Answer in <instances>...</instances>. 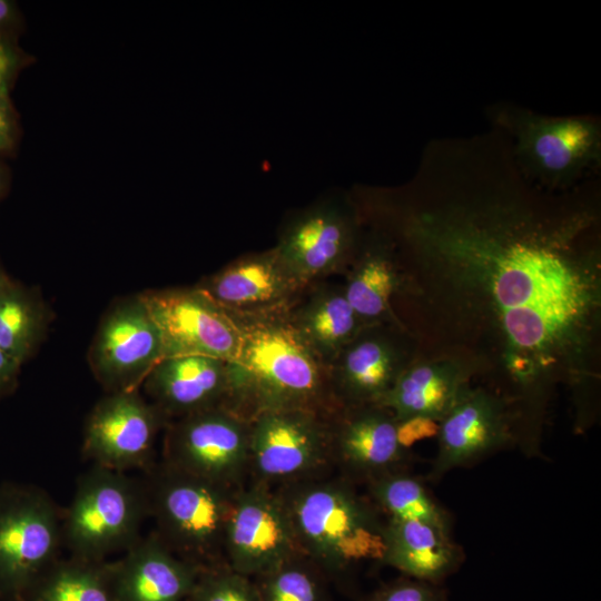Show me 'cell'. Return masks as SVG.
I'll use <instances>...</instances> for the list:
<instances>
[{"instance_id":"cell-1","label":"cell","mask_w":601,"mask_h":601,"mask_svg":"<svg viewBox=\"0 0 601 601\" xmlns=\"http://www.w3.org/2000/svg\"><path fill=\"white\" fill-rule=\"evenodd\" d=\"M417 354L470 365L543 423L560 385L589 421L601 364L595 205L518 187L425 188L383 208Z\"/></svg>"},{"instance_id":"cell-2","label":"cell","mask_w":601,"mask_h":601,"mask_svg":"<svg viewBox=\"0 0 601 601\" xmlns=\"http://www.w3.org/2000/svg\"><path fill=\"white\" fill-rule=\"evenodd\" d=\"M288 312L230 315L239 328L240 343L236 358L229 362L224 407L248 422L268 411L302 408L333 414L341 407L328 367L298 335Z\"/></svg>"},{"instance_id":"cell-3","label":"cell","mask_w":601,"mask_h":601,"mask_svg":"<svg viewBox=\"0 0 601 601\" xmlns=\"http://www.w3.org/2000/svg\"><path fill=\"white\" fill-rule=\"evenodd\" d=\"M346 479L326 475L276 487L302 553L328 579L365 563L382 564L385 521Z\"/></svg>"},{"instance_id":"cell-4","label":"cell","mask_w":601,"mask_h":601,"mask_svg":"<svg viewBox=\"0 0 601 601\" xmlns=\"http://www.w3.org/2000/svg\"><path fill=\"white\" fill-rule=\"evenodd\" d=\"M142 477L152 530L199 570L225 565V534L239 489L187 474L160 461Z\"/></svg>"},{"instance_id":"cell-5","label":"cell","mask_w":601,"mask_h":601,"mask_svg":"<svg viewBox=\"0 0 601 601\" xmlns=\"http://www.w3.org/2000/svg\"><path fill=\"white\" fill-rule=\"evenodd\" d=\"M149 518L142 479L92 465L81 474L62 513V543L69 556L106 561L140 540Z\"/></svg>"},{"instance_id":"cell-6","label":"cell","mask_w":601,"mask_h":601,"mask_svg":"<svg viewBox=\"0 0 601 601\" xmlns=\"http://www.w3.org/2000/svg\"><path fill=\"white\" fill-rule=\"evenodd\" d=\"M62 513L40 489L0 494V599L22 601L61 558Z\"/></svg>"},{"instance_id":"cell-7","label":"cell","mask_w":601,"mask_h":601,"mask_svg":"<svg viewBox=\"0 0 601 601\" xmlns=\"http://www.w3.org/2000/svg\"><path fill=\"white\" fill-rule=\"evenodd\" d=\"M312 410H277L250 423V482L276 489L325 475L333 465L329 417Z\"/></svg>"},{"instance_id":"cell-8","label":"cell","mask_w":601,"mask_h":601,"mask_svg":"<svg viewBox=\"0 0 601 601\" xmlns=\"http://www.w3.org/2000/svg\"><path fill=\"white\" fill-rule=\"evenodd\" d=\"M464 390L440 421L437 452L427 474L439 482L455 467L465 466L509 446L521 447L523 422L514 401L492 383Z\"/></svg>"},{"instance_id":"cell-9","label":"cell","mask_w":601,"mask_h":601,"mask_svg":"<svg viewBox=\"0 0 601 601\" xmlns=\"http://www.w3.org/2000/svg\"><path fill=\"white\" fill-rule=\"evenodd\" d=\"M250 423L219 406L170 421L162 462L187 474L239 489L249 476Z\"/></svg>"},{"instance_id":"cell-10","label":"cell","mask_w":601,"mask_h":601,"mask_svg":"<svg viewBox=\"0 0 601 601\" xmlns=\"http://www.w3.org/2000/svg\"><path fill=\"white\" fill-rule=\"evenodd\" d=\"M361 236L357 210L347 200L334 197L287 218L274 248L297 280L308 287L348 267Z\"/></svg>"},{"instance_id":"cell-11","label":"cell","mask_w":601,"mask_h":601,"mask_svg":"<svg viewBox=\"0 0 601 601\" xmlns=\"http://www.w3.org/2000/svg\"><path fill=\"white\" fill-rule=\"evenodd\" d=\"M169 421L138 390L108 393L90 412L81 453L92 465L125 472L150 469Z\"/></svg>"},{"instance_id":"cell-12","label":"cell","mask_w":601,"mask_h":601,"mask_svg":"<svg viewBox=\"0 0 601 601\" xmlns=\"http://www.w3.org/2000/svg\"><path fill=\"white\" fill-rule=\"evenodd\" d=\"M162 358L160 332L140 294L106 313L88 354L92 374L108 393L138 390Z\"/></svg>"},{"instance_id":"cell-13","label":"cell","mask_w":601,"mask_h":601,"mask_svg":"<svg viewBox=\"0 0 601 601\" xmlns=\"http://www.w3.org/2000/svg\"><path fill=\"white\" fill-rule=\"evenodd\" d=\"M303 554L275 489L250 482L237 492L225 534L227 565L252 579Z\"/></svg>"},{"instance_id":"cell-14","label":"cell","mask_w":601,"mask_h":601,"mask_svg":"<svg viewBox=\"0 0 601 601\" xmlns=\"http://www.w3.org/2000/svg\"><path fill=\"white\" fill-rule=\"evenodd\" d=\"M140 296L160 332L164 358H236L240 343L236 322L196 286L147 290Z\"/></svg>"},{"instance_id":"cell-15","label":"cell","mask_w":601,"mask_h":601,"mask_svg":"<svg viewBox=\"0 0 601 601\" xmlns=\"http://www.w3.org/2000/svg\"><path fill=\"white\" fill-rule=\"evenodd\" d=\"M416 354L414 339L401 325H366L328 368L337 404L377 405Z\"/></svg>"},{"instance_id":"cell-16","label":"cell","mask_w":601,"mask_h":601,"mask_svg":"<svg viewBox=\"0 0 601 601\" xmlns=\"http://www.w3.org/2000/svg\"><path fill=\"white\" fill-rule=\"evenodd\" d=\"M511 120L520 160L545 185L570 183L600 157V128L593 120L526 112Z\"/></svg>"},{"instance_id":"cell-17","label":"cell","mask_w":601,"mask_h":601,"mask_svg":"<svg viewBox=\"0 0 601 601\" xmlns=\"http://www.w3.org/2000/svg\"><path fill=\"white\" fill-rule=\"evenodd\" d=\"M333 465L344 479L366 484L404 470L407 450L397 440V421L383 406H342L329 417Z\"/></svg>"},{"instance_id":"cell-18","label":"cell","mask_w":601,"mask_h":601,"mask_svg":"<svg viewBox=\"0 0 601 601\" xmlns=\"http://www.w3.org/2000/svg\"><path fill=\"white\" fill-rule=\"evenodd\" d=\"M229 315L288 311L307 288L275 248L237 258L196 285Z\"/></svg>"},{"instance_id":"cell-19","label":"cell","mask_w":601,"mask_h":601,"mask_svg":"<svg viewBox=\"0 0 601 601\" xmlns=\"http://www.w3.org/2000/svg\"><path fill=\"white\" fill-rule=\"evenodd\" d=\"M229 362L199 355L162 358L142 383L147 400L170 422L224 406Z\"/></svg>"},{"instance_id":"cell-20","label":"cell","mask_w":601,"mask_h":601,"mask_svg":"<svg viewBox=\"0 0 601 601\" xmlns=\"http://www.w3.org/2000/svg\"><path fill=\"white\" fill-rule=\"evenodd\" d=\"M475 378V371L460 359L416 354L377 405L397 422L426 416L440 423Z\"/></svg>"},{"instance_id":"cell-21","label":"cell","mask_w":601,"mask_h":601,"mask_svg":"<svg viewBox=\"0 0 601 601\" xmlns=\"http://www.w3.org/2000/svg\"><path fill=\"white\" fill-rule=\"evenodd\" d=\"M112 571L118 601H186L200 572L154 531L112 560Z\"/></svg>"},{"instance_id":"cell-22","label":"cell","mask_w":601,"mask_h":601,"mask_svg":"<svg viewBox=\"0 0 601 601\" xmlns=\"http://www.w3.org/2000/svg\"><path fill=\"white\" fill-rule=\"evenodd\" d=\"M463 560L451 532L420 521L386 519L382 565L404 577L443 584Z\"/></svg>"},{"instance_id":"cell-23","label":"cell","mask_w":601,"mask_h":601,"mask_svg":"<svg viewBox=\"0 0 601 601\" xmlns=\"http://www.w3.org/2000/svg\"><path fill=\"white\" fill-rule=\"evenodd\" d=\"M348 267L344 293L365 325L384 322L398 324L392 303L400 278L390 243L378 228L374 227L365 238L361 236Z\"/></svg>"},{"instance_id":"cell-24","label":"cell","mask_w":601,"mask_h":601,"mask_svg":"<svg viewBox=\"0 0 601 601\" xmlns=\"http://www.w3.org/2000/svg\"><path fill=\"white\" fill-rule=\"evenodd\" d=\"M288 313L298 335L328 368L342 349L366 326L339 285L315 286Z\"/></svg>"},{"instance_id":"cell-25","label":"cell","mask_w":601,"mask_h":601,"mask_svg":"<svg viewBox=\"0 0 601 601\" xmlns=\"http://www.w3.org/2000/svg\"><path fill=\"white\" fill-rule=\"evenodd\" d=\"M22 601H118L112 560L60 558Z\"/></svg>"},{"instance_id":"cell-26","label":"cell","mask_w":601,"mask_h":601,"mask_svg":"<svg viewBox=\"0 0 601 601\" xmlns=\"http://www.w3.org/2000/svg\"><path fill=\"white\" fill-rule=\"evenodd\" d=\"M371 500L386 519L424 522L451 532V515L428 493L421 480L405 470L381 475L367 483Z\"/></svg>"},{"instance_id":"cell-27","label":"cell","mask_w":601,"mask_h":601,"mask_svg":"<svg viewBox=\"0 0 601 601\" xmlns=\"http://www.w3.org/2000/svg\"><path fill=\"white\" fill-rule=\"evenodd\" d=\"M43 302L12 283L0 292V352L23 362L49 324Z\"/></svg>"},{"instance_id":"cell-28","label":"cell","mask_w":601,"mask_h":601,"mask_svg":"<svg viewBox=\"0 0 601 601\" xmlns=\"http://www.w3.org/2000/svg\"><path fill=\"white\" fill-rule=\"evenodd\" d=\"M260 601H332L328 579L304 554L253 579Z\"/></svg>"},{"instance_id":"cell-29","label":"cell","mask_w":601,"mask_h":601,"mask_svg":"<svg viewBox=\"0 0 601 601\" xmlns=\"http://www.w3.org/2000/svg\"><path fill=\"white\" fill-rule=\"evenodd\" d=\"M186 601H260L255 581L227 564L200 570Z\"/></svg>"},{"instance_id":"cell-30","label":"cell","mask_w":601,"mask_h":601,"mask_svg":"<svg viewBox=\"0 0 601 601\" xmlns=\"http://www.w3.org/2000/svg\"><path fill=\"white\" fill-rule=\"evenodd\" d=\"M363 601H449L443 584L402 577L384 583Z\"/></svg>"},{"instance_id":"cell-31","label":"cell","mask_w":601,"mask_h":601,"mask_svg":"<svg viewBox=\"0 0 601 601\" xmlns=\"http://www.w3.org/2000/svg\"><path fill=\"white\" fill-rule=\"evenodd\" d=\"M440 423L426 416H413L397 422V440L404 450L423 439L437 436Z\"/></svg>"},{"instance_id":"cell-32","label":"cell","mask_w":601,"mask_h":601,"mask_svg":"<svg viewBox=\"0 0 601 601\" xmlns=\"http://www.w3.org/2000/svg\"><path fill=\"white\" fill-rule=\"evenodd\" d=\"M14 139V120L7 97V89H0V151L12 147Z\"/></svg>"},{"instance_id":"cell-33","label":"cell","mask_w":601,"mask_h":601,"mask_svg":"<svg viewBox=\"0 0 601 601\" xmlns=\"http://www.w3.org/2000/svg\"><path fill=\"white\" fill-rule=\"evenodd\" d=\"M20 365L21 362L0 352V392L14 380Z\"/></svg>"},{"instance_id":"cell-34","label":"cell","mask_w":601,"mask_h":601,"mask_svg":"<svg viewBox=\"0 0 601 601\" xmlns=\"http://www.w3.org/2000/svg\"><path fill=\"white\" fill-rule=\"evenodd\" d=\"M12 56L0 39V89H7V79L12 69Z\"/></svg>"},{"instance_id":"cell-35","label":"cell","mask_w":601,"mask_h":601,"mask_svg":"<svg viewBox=\"0 0 601 601\" xmlns=\"http://www.w3.org/2000/svg\"><path fill=\"white\" fill-rule=\"evenodd\" d=\"M11 12H12L11 3L6 0H0V27L7 22V20L11 16Z\"/></svg>"},{"instance_id":"cell-36","label":"cell","mask_w":601,"mask_h":601,"mask_svg":"<svg viewBox=\"0 0 601 601\" xmlns=\"http://www.w3.org/2000/svg\"><path fill=\"white\" fill-rule=\"evenodd\" d=\"M11 284V282L8 279L6 274L0 269V292L8 287Z\"/></svg>"},{"instance_id":"cell-37","label":"cell","mask_w":601,"mask_h":601,"mask_svg":"<svg viewBox=\"0 0 601 601\" xmlns=\"http://www.w3.org/2000/svg\"><path fill=\"white\" fill-rule=\"evenodd\" d=\"M2 176H1V173H0V193H1V189H2Z\"/></svg>"}]
</instances>
